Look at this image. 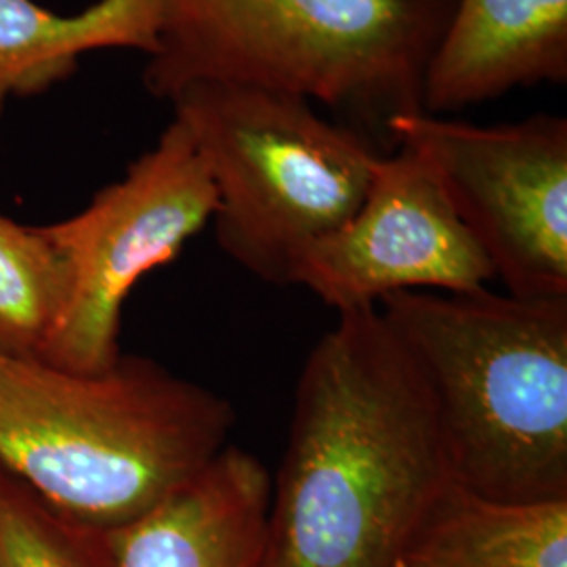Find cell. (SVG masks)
I'll list each match as a JSON object with an SVG mask.
<instances>
[{
  "label": "cell",
  "instance_id": "2",
  "mask_svg": "<svg viewBox=\"0 0 567 567\" xmlns=\"http://www.w3.org/2000/svg\"><path fill=\"white\" fill-rule=\"evenodd\" d=\"M234 426L219 393L143 355L84 374L0 351V465L81 526L133 522L224 452Z\"/></svg>",
  "mask_w": 567,
  "mask_h": 567
},
{
  "label": "cell",
  "instance_id": "7",
  "mask_svg": "<svg viewBox=\"0 0 567 567\" xmlns=\"http://www.w3.org/2000/svg\"><path fill=\"white\" fill-rule=\"evenodd\" d=\"M385 128L425 163L508 295L567 297V118L480 126L414 112Z\"/></svg>",
  "mask_w": 567,
  "mask_h": 567
},
{
  "label": "cell",
  "instance_id": "11",
  "mask_svg": "<svg viewBox=\"0 0 567 567\" xmlns=\"http://www.w3.org/2000/svg\"><path fill=\"white\" fill-rule=\"evenodd\" d=\"M402 567H567V501L503 503L452 480L414 527Z\"/></svg>",
  "mask_w": 567,
  "mask_h": 567
},
{
  "label": "cell",
  "instance_id": "13",
  "mask_svg": "<svg viewBox=\"0 0 567 567\" xmlns=\"http://www.w3.org/2000/svg\"><path fill=\"white\" fill-rule=\"evenodd\" d=\"M70 301V271L44 225L0 213V351L41 358Z\"/></svg>",
  "mask_w": 567,
  "mask_h": 567
},
{
  "label": "cell",
  "instance_id": "3",
  "mask_svg": "<svg viewBox=\"0 0 567 567\" xmlns=\"http://www.w3.org/2000/svg\"><path fill=\"white\" fill-rule=\"evenodd\" d=\"M379 311L425 381L454 482L567 501V297L408 290Z\"/></svg>",
  "mask_w": 567,
  "mask_h": 567
},
{
  "label": "cell",
  "instance_id": "4",
  "mask_svg": "<svg viewBox=\"0 0 567 567\" xmlns=\"http://www.w3.org/2000/svg\"><path fill=\"white\" fill-rule=\"evenodd\" d=\"M454 0H158L143 84L171 102L198 82L261 86L330 107L423 112L426 63Z\"/></svg>",
  "mask_w": 567,
  "mask_h": 567
},
{
  "label": "cell",
  "instance_id": "8",
  "mask_svg": "<svg viewBox=\"0 0 567 567\" xmlns=\"http://www.w3.org/2000/svg\"><path fill=\"white\" fill-rule=\"evenodd\" d=\"M494 278L425 163L395 145L353 217L305 250L295 286L341 313L408 290L473 292Z\"/></svg>",
  "mask_w": 567,
  "mask_h": 567
},
{
  "label": "cell",
  "instance_id": "9",
  "mask_svg": "<svg viewBox=\"0 0 567 567\" xmlns=\"http://www.w3.org/2000/svg\"><path fill=\"white\" fill-rule=\"evenodd\" d=\"M271 473L243 447L219 452L107 540L116 567H261Z\"/></svg>",
  "mask_w": 567,
  "mask_h": 567
},
{
  "label": "cell",
  "instance_id": "1",
  "mask_svg": "<svg viewBox=\"0 0 567 567\" xmlns=\"http://www.w3.org/2000/svg\"><path fill=\"white\" fill-rule=\"evenodd\" d=\"M452 480L429 389L379 305L341 311L299 377L261 567H402Z\"/></svg>",
  "mask_w": 567,
  "mask_h": 567
},
{
  "label": "cell",
  "instance_id": "12",
  "mask_svg": "<svg viewBox=\"0 0 567 567\" xmlns=\"http://www.w3.org/2000/svg\"><path fill=\"white\" fill-rule=\"evenodd\" d=\"M158 0H97L60 16L37 0H0V114L11 97H32L70 79L84 53L156 49Z\"/></svg>",
  "mask_w": 567,
  "mask_h": 567
},
{
  "label": "cell",
  "instance_id": "5",
  "mask_svg": "<svg viewBox=\"0 0 567 567\" xmlns=\"http://www.w3.org/2000/svg\"><path fill=\"white\" fill-rule=\"evenodd\" d=\"M171 105L215 185L221 250L264 282L295 286L305 250L353 217L383 154L295 93L198 82Z\"/></svg>",
  "mask_w": 567,
  "mask_h": 567
},
{
  "label": "cell",
  "instance_id": "10",
  "mask_svg": "<svg viewBox=\"0 0 567 567\" xmlns=\"http://www.w3.org/2000/svg\"><path fill=\"white\" fill-rule=\"evenodd\" d=\"M540 82H567V0H454L421 103L437 116Z\"/></svg>",
  "mask_w": 567,
  "mask_h": 567
},
{
  "label": "cell",
  "instance_id": "14",
  "mask_svg": "<svg viewBox=\"0 0 567 567\" xmlns=\"http://www.w3.org/2000/svg\"><path fill=\"white\" fill-rule=\"evenodd\" d=\"M0 567H116L107 532L81 526L0 465Z\"/></svg>",
  "mask_w": 567,
  "mask_h": 567
},
{
  "label": "cell",
  "instance_id": "6",
  "mask_svg": "<svg viewBox=\"0 0 567 567\" xmlns=\"http://www.w3.org/2000/svg\"><path fill=\"white\" fill-rule=\"evenodd\" d=\"M217 192L187 126L173 122L158 143L79 215L44 225L68 264L70 301L39 360L95 374L122 355V309L143 276L177 259L213 221Z\"/></svg>",
  "mask_w": 567,
  "mask_h": 567
}]
</instances>
